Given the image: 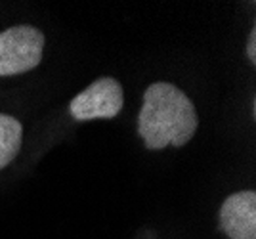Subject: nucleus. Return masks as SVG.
<instances>
[{
    "label": "nucleus",
    "mask_w": 256,
    "mask_h": 239,
    "mask_svg": "<svg viewBox=\"0 0 256 239\" xmlns=\"http://www.w3.org/2000/svg\"><path fill=\"white\" fill-rule=\"evenodd\" d=\"M197 124L195 106L178 86L172 82H153L146 90L138 115V134L148 150L186 146L193 138Z\"/></svg>",
    "instance_id": "f257e3e1"
},
{
    "label": "nucleus",
    "mask_w": 256,
    "mask_h": 239,
    "mask_svg": "<svg viewBox=\"0 0 256 239\" xmlns=\"http://www.w3.org/2000/svg\"><path fill=\"white\" fill-rule=\"evenodd\" d=\"M44 34L31 25H18L0 33V76L27 73L40 64Z\"/></svg>",
    "instance_id": "f03ea898"
},
{
    "label": "nucleus",
    "mask_w": 256,
    "mask_h": 239,
    "mask_svg": "<svg viewBox=\"0 0 256 239\" xmlns=\"http://www.w3.org/2000/svg\"><path fill=\"white\" fill-rule=\"evenodd\" d=\"M124 104L122 86L115 78L104 76L94 80L71 102V115L76 120L113 119L117 117Z\"/></svg>",
    "instance_id": "7ed1b4c3"
},
{
    "label": "nucleus",
    "mask_w": 256,
    "mask_h": 239,
    "mask_svg": "<svg viewBox=\"0 0 256 239\" xmlns=\"http://www.w3.org/2000/svg\"><path fill=\"white\" fill-rule=\"evenodd\" d=\"M220 230L230 239H256V194L239 192L220 208Z\"/></svg>",
    "instance_id": "20e7f679"
},
{
    "label": "nucleus",
    "mask_w": 256,
    "mask_h": 239,
    "mask_svg": "<svg viewBox=\"0 0 256 239\" xmlns=\"http://www.w3.org/2000/svg\"><path fill=\"white\" fill-rule=\"evenodd\" d=\"M22 122L16 117L0 113V168H4L18 157V153L22 150Z\"/></svg>",
    "instance_id": "39448f33"
},
{
    "label": "nucleus",
    "mask_w": 256,
    "mask_h": 239,
    "mask_svg": "<svg viewBox=\"0 0 256 239\" xmlns=\"http://www.w3.org/2000/svg\"><path fill=\"white\" fill-rule=\"evenodd\" d=\"M246 56H248V60L254 64L256 62V29L250 31V36H248V40H246Z\"/></svg>",
    "instance_id": "423d86ee"
}]
</instances>
